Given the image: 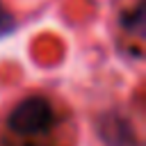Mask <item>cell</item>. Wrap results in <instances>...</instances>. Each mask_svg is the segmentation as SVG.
Masks as SVG:
<instances>
[{
	"instance_id": "obj_1",
	"label": "cell",
	"mask_w": 146,
	"mask_h": 146,
	"mask_svg": "<svg viewBox=\"0 0 146 146\" xmlns=\"http://www.w3.org/2000/svg\"><path fill=\"white\" fill-rule=\"evenodd\" d=\"M0 146H73V123L46 94L21 98L0 121Z\"/></svg>"
},
{
	"instance_id": "obj_2",
	"label": "cell",
	"mask_w": 146,
	"mask_h": 146,
	"mask_svg": "<svg viewBox=\"0 0 146 146\" xmlns=\"http://www.w3.org/2000/svg\"><path fill=\"white\" fill-rule=\"evenodd\" d=\"M100 135H103V139H105L107 144H112V146H114L116 135H121V144H123V146L130 144V137H132L130 125H128L125 121H121L116 114H107V116H105L103 128H100Z\"/></svg>"
},
{
	"instance_id": "obj_3",
	"label": "cell",
	"mask_w": 146,
	"mask_h": 146,
	"mask_svg": "<svg viewBox=\"0 0 146 146\" xmlns=\"http://www.w3.org/2000/svg\"><path fill=\"white\" fill-rule=\"evenodd\" d=\"M14 27H16V21H14V16L5 9V5L0 2V36H7L9 32H14Z\"/></svg>"
}]
</instances>
